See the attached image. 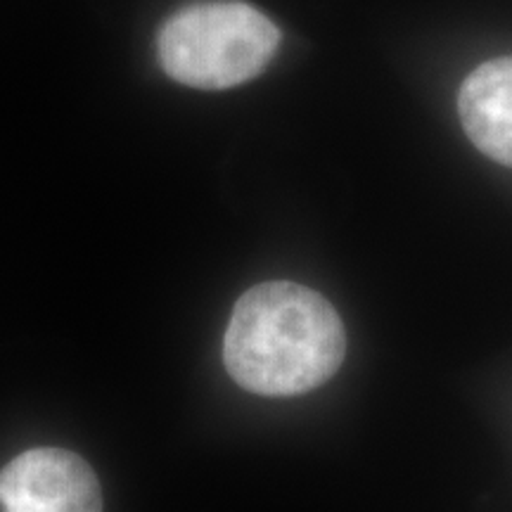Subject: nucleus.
Listing matches in <instances>:
<instances>
[{
	"label": "nucleus",
	"instance_id": "nucleus-1",
	"mask_svg": "<svg viewBox=\"0 0 512 512\" xmlns=\"http://www.w3.org/2000/svg\"><path fill=\"white\" fill-rule=\"evenodd\" d=\"M347 354L342 318L311 287L275 280L247 290L230 313L223 361L259 396H297L337 373Z\"/></svg>",
	"mask_w": 512,
	"mask_h": 512
},
{
	"label": "nucleus",
	"instance_id": "nucleus-2",
	"mask_svg": "<svg viewBox=\"0 0 512 512\" xmlns=\"http://www.w3.org/2000/svg\"><path fill=\"white\" fill-rule=\"evenodd\" d=\"M280 31L240 0L200 3L178 12L159 34V60L178 83L202 91L240 86L271 62Z\"/></svg>",
	"mask_w": 512,
	"mask_h": 512
},
{
	"label": "nucleus",
	"instance_id": "nucleus-3",
	"mask_svg": "<svg viewBox=\"0 0 512 512\" xmlns=\"http://www.w3.org/2000/svg\"><path fill=\"white\" fill-rule=\"evenodd\" d=\"M3 512H102L95 472L76 453L34 448L0 470Z\"/></svg>",
	"mask_w": 512,
	"mask_h": 512
},
{
	"label": "nucleus",
	"instance_id": "nucleus-4",
	"mask_svg": "<svg viewBox=\"0 0 512 512\" xmlns=\"http://www.w3.org/2000/svg\"><path fill=\"white\" fill-rule=\"evenodd\" d=\"M458 114L486 157L512 166V57L484 62L463 81Z\"/></svg>",
	"mask_w": 512,
	"mask_h": 512
}]
</instances>
